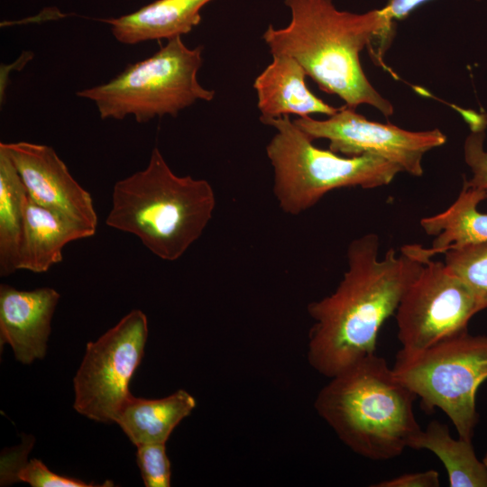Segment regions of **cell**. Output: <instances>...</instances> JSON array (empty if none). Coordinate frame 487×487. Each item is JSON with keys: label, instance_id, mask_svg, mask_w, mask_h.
I'll return each instance as SVG.
<instances>
[{"label": "cell", "instance_id": "18", "mask_svg": "<svg viewBox=\"0 0 487 487\" xmlns=\"http://www.w3.org/2000/svg\"><path fill=\"white\" fill-rule=\"evenodd\" d=\"M409 448L435 454L446 470L450 487H487V471L477 458L472 440L455 439L447 425L430 421L415 436Z\"/></svg>", "mask_w": 487, "mask_h": 487}, {"label": "cell", "instance_id": "13", "mask_svg": "<svg viewBox=\"0 0 487 487\" xmlns=\"http://www.w3.org/2000/svg\"><path fill=\"white\" fill-rule=\"evenodd\" d=\"M307 73L288 55H272V61L256 77L253 88L262 124L283 115L299 117L315 114L332 115L338 111L315 96L307 87Z\"/></svg>", "mask_w": 487, "mask_h": 487}, {"label": "cell", "instance_id": "2", "mask_svg": "<svg viewBox=\"0 0 487 487\" xmlns=\"http://www.w3.org/2000/svg\"><path fill=\"white\" fill-rule=\"evenodd\" d=\"M290 21L283 28L270 24L262 40L272 55L295 59L320 87L355 109L369 105L383 115L391 103L371 84L360 60L361 51L378 38L389 43L393 22L381 9L355 14L338 10L332 0H284Z\"/></svg>", "mask_w": 487, "mask_h": 487}, {"label": "cell", "instance_id": "24", "mask_svg": "<svg viewBox=\"0 0 487 487\" xmlns=\"http://www.w3.org/2000/svg\"><path fill=\"white\" fill-rule=\"evenodd\" d=\"M372 487H438L439 473L430 469L424 472L403 473L372 484Z\"/></svg>", "mask_w": 487, "mask_h": 487}, {"label": "cell", "instance_id": "1", "mask_svg": "<svg viewBox=\"0 0 487 487\" xmlns=\"http://www.w3.org/2000/svg\"><path fill=\"white\" fill-rule=\"evenodd\" d=\"M379 248L376 234L354 239L347 248V271L335 290L308 306L314 320L308 361L325 377L375 354L382 325L428 261L421 244H405L400 254L389 249L382 259Z\"/></svg>", "mask_w": 487, "mask_h": 487}, {"label": "cell", "instance_id": "25", "mask_svg": "<svg viewBox=\"0 0 487 487\" xmlns=\"http://www.w3.org/2000/svg\"><path fill=\"white\" fill-rule=\"evenodd\" d=\"M427 1L429 0H388L381 11L393 22L405 19L412 11Z\"/></svg>", "mask_w": 487, "mask_h": 487}, {"label": "cell", "instance_id": "16", "mask_svg": "<svg viewBox=\"0 0 487 487\" xmlns=\"http://www.w3.org/2000/svg\"><path fill=\"white\" fill-rule=\"evenodd\" d=\"M196 405L195 398L184 390L155 400L130 394L119 409L115 423L136 446L165 444L173 429Z\"/></svg>", "mask_w": 487, "mask_h": 487}, {"label": "cell", "instance_id": "11", "mask_svg": "<svg viewBox=\"0 0 487 487\" xmlns=\"http://www.w3.org/2000/svg\"><path fill=\"white\" fill-rule=\"evenodd\" d=\"M29 198L66 216L97 227L91 194L71 175L55 150L30 142H1Z\"/></svg>", "mask_w": 487, "mask_h": 487}, {"label": "cell", "instance_id": "8", "mask_svg": "<svg viewBox=\"0 0 487 487\" xmlns=\"http://www.w3.org/2000/svg\"><path fill=\"white\" fill-rule=\"evenodd\" d=\"M147 337L146 315L133 309L97 340L87 343L73 379L78 413L97 422H115L131 394L129 383L142 363Z\"/></svg>", "mask_w": 487, "mask_h": 487}, {"label": "cell", "instance_id": "20", "mask_svg": "<svg viewBox=\"0 0 487 487\" xmlns=\"http://www.w3.org/2000/svg\"><path fill=\"white\" fill-rule=\"evenodd\" d=\"M443 254L447 269L473 292L479 312L487 309V241L453 247Z\"/></svg>", "mask_w": 487, "mask_h": 487}, {"label": "cell", "instance_id": "3", "mask_svg": "<svg viewBox=\"0 0 487 487\" xmlns=\"http://www.w3.org/2000/svg\"><path fill=\"white\" fill-rule=\"evenodd\" d=\"M416 399L386 360L372 354L330 378L314 406L352 451L386 461L409 448L421 430L414 414Z\"/></svg>", "mask_w": 487, "mask_h": 487}, {"label": "cell", "instance_id": "7", "mask_svg": "<svg viewBox=\"0 0 487 487\" xmlns=\"http://www.w3.org/2000/svg\"><path fill=\"white\" fill-rule=\"evenodd\" d=\"M391 368L425 411L441 409L458 437L472 440L479 421L476 393L487 380V335L466 329L420 351L400 350Z\"/></svg>", "mask_w": 487, "mask_h": 487}, {"label": "cell", "instance_id": "21", "mask_svg": "<svg viewBox=\"0 0 487 487\" xmlns=\"http://www.w3.org/2000/svg\"><path fill=\"white\" fill-rule=\"evenodd\" d=\"M470 128L464 144V161L472 171V178L464 182L484 194L487 200V151L484 150L487 115L455 106Z\"/></svg>", "mask_w": 487, "mask_h": 487}, {"label": "cell", "instance_id": "12", "mask_svg": "<svg viewBox=\"0 0 487 487\" xmlns=\"http://www.w3.org/2000/svg\"><path fill=\"white\" fill-rule=\"evenodd\" d=\"M60 293L50 287L20 290L0 286V344L9 345L15 359L30 364L42 359Z\"/></svg>", "mask_w": 487, "mask_h": 487}, {"label": "cell", "instance_id": "4", "mask_svg": "<svg viewBox=\"0 0 487 487\" xmlns=\"http://www.w3.org/2000/svg\"><path fill=\"white\" fill-rule=\"evenodd\" d=\"M215 207L209 182L176 175L154 147L143 170L114 185L106 223L135 235L154 255L172 262L201 236Z\"/></svg>", "mask_w": 487, "mask_h": 487}, {"label": "cell", "instance_id": "26", "mask_svg": "<svg viewBox=\"0 0 487 487\" xmlns=\"http://www.w3.org/2000/svg\"><path fill=\"white\" fill-rule=\"evenodd\" d=\"M482 463L484 464V466L486 468V471H487V453L485 454L483 459H482Z\"/></svg>", "mask_w": 487, "mask_h": 487}, {"label": "cell", "instance_id": "10", "mask_svg": "<svg viewBox=\"0 0 487 487\" xmlns=\"http://www.w3.org/2000/svg\"><path fill=\"white\" fill-rule=\"evenodd\" d=\"M294 124L311 140L329 141V150L346 157L372 154L399 166L414 177L423 175L424 155L446 143L439 129L413 132L397 125L372 122L345 106L327 119L299 117Z\"/></svg>", "mask_w": 487, "mask_h": 487}, {"label": "cell", "instance_id": "14", "mask_svg": "<svg viewBox=\"0 0 487 487\" xmlns=\"http://www.w3.org/2000/svg\"><path fill=\"white\" fill-rule=\"evenodd\" d=\"M96 228L27 199L18 270L48 271L63 259L70 242L88 238Z\"/></svg>", "mask_w": 487, "mask_h": 487}, {"label": "cell", "instance_id": "9", "mask_svg": "<svg viewBox=\"0 0 487 487\" xmlns=\"http://www.w3.org/2000/svg\"><path fill=\"white\" fill-rule=\"evenodd\" d=\"M478 312L469 287L444 262L428 260L394 314L400 350L420 351L466 330Z\"/></svg>", "mask_w": 487, "mask_h": 487}, {"label": "cell", "instance_id": "17", "mask_svg": "<svg viewBox=\"0 0 487 487\" xmlns=\"http://www.w3.org/2000/svg\"><path fill=\"white\" fill-rule=\"evenodd\" d=\"M485 196L463 183L462 189L446 210L420 220L423 231L434 236L431 247H423L427 259L446 250L487 241V214L478 209Z\"/></svg>", "mask_w": 487, "mask_h": 487}, {"label": "cell", "instance_id": "19", "mask_svg": "<svg viewBox=\"0 0 487 487\" xmlns=\"http://www.w3.org/2000/svg\"><path fill=\"white\" fill-rule=\"evenodd\" d=\"M28 195L7 153L0 148V274L18 271Z\"/></svg>", "mask_w": 487, "mask_h": 487}, {"label": "cell", "instance_id": "23", "mask_svg": "<svg viewBox=\"0 0 487 487\" xmlns=\"http://www.w3.org/2000/svg\"><path fill=\"white\" fill-rule=\"evenodd\" d=\"M17 482H27L32 487H92L72 477H66L51 472L41 460L33 458L26 462L17 473Z\"/></svg>", "mask_w": 487, "mask_h": 487}, {"label": "cell", "instance_id": "6", "mask_svg": "<svg viewBox=\"0 0 487 487\" xmlns=\"http://www.w3.org/2000/svg\"><path fill=\"white\" fill-rule=\"evenodd\" d=\"M203 50V46L188 48L181 36L170 39L151 57L76 95L94 102L102 119L133 115L138 123H146L155 117L177 116L197 101L215 97V91L198 80Z\"/></svg>", "mask_w": 487, "mask_h": 487}, {"label": "cell", "instance_id": "5", "mask_svg": "<svg viewBox=\"0 0 487 487\" xmlns=\"http://www.w3.org/2000/svg\"><path fill=\"white\" fill-rule=\"evenodd\" d=\"M264 124L276 131L266 154L274 171V196L287 214L307 211L334 189L387 186L402 172L399 166L376 155L344 157L319 149L289 115Z\"/></svg>", "mask_w": 487, "mask_h": 487}, {"label": "cell", "instance_id": "15", "mask_svg": "<svg viewBox=\"0 0 487 487\" xmlns=\"http://www.w3.org/2000/svg\"><path fill=\"white\" fill-rule=\"evenodd\" d=\"M213 0H155L140 9L101 21L121 43L172 39L189 33L201 22V9Z\"/></svg>", "mask_w": 487, "mask_h": 487}, {"label": "cell", "instance_id": "22", "mask_svg": "<svg viewBox=\"0 0 487 487\" xmlns=\"http://www.w3.org/2000/svg\"><path fill=\"white\" fill-rule=\"evenodd\" d=\"M136 461L146 487L170 486V462L165 444L137 446Z\"/></svg>", "mask_w": 487, "mask_h": 487}]
</instances>
